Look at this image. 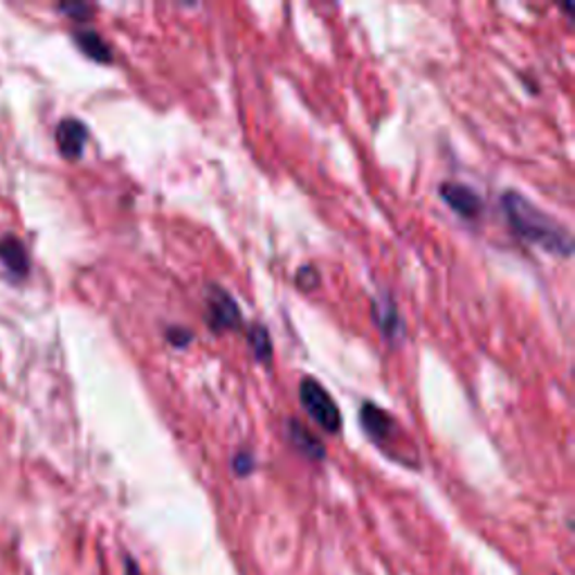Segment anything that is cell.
I'll return each mask as SVG.
<instances>
[{
	"label": "cell",
	"mask_w": 575,
	"mask_h": 575,
	"mask_svg": "<svg viewBox=\"0 0 575 575\" xmlns=\"http://www.w3.org/2000/svg\"><path fill=\"white\" fill-rule=\"evenodd\" d=\"M166 340L168 342H172L174 347H187L191 340H193V335H191V330H187V328H178V326H174V328H168L166 330Z\"/></svg>",
	"instance_id": "5bb4252c"
},
{
	"label": "cell",
	"mask_w": 575,
	"mask_h": 575,
	"mask_svg": "<svg viewBox=\"0 0 575 575\" xmlns=\"http://www.w3.org/2000/svg\"><path fill=\"white\" fill-rule=\"evenodd\" d=\"M75 41L77 46L84 50V54H88L90 59L99 61V63H109L113 59L111 54V48L107 46V41L99 37L97 32H90V29H84V32H77L75 34Z\"/></svg>",
	"instance_id": "30bf717a"
},
{
	"label": "cell",
	"mask_w": 575,
	"mask_h": 575,
	"mask_svg": "<svg viewBox=\"0 0 575 575\" xmlns=\"http://www.w3.org/2000/svg\"><path fill=\"white\" fill-rule=\"evenodd\" d=\"M501 208L509 218V225L524 241L545 248L551 254L558 257H571L573 252V239L571 232L551 218L547 212L539 210L533 202L517 193V191H505L501 196Z\"/></svg>",
	"instance_id": "6da1fadb"
},
{
	"label": "cell",
	"mask_w": 575,
	"mask_h": 575,
	"mask_svg": "<svg viewBox=\"0 0 575 575\" xmlns=\"http://www.w3.org/2000/svg\"><path fill=\"white\" fill-rule=\"evenodd\" d=\"M288 429H290V441H292V446H295L301 454H307V457L313 459V461H322V459L326 457V450H324V446L320 443V438L313 436V434H311L307 427H303L301 423L290 421V423H288Z\"/></svg>",
	"instance_id": "9c48e42d"
},
{
	"label": "cell",
	"mask_w": 575,
	"mask_h": 575,
	"mask_svg": "<svg viewBox=\"0 0 575 575\" xmlns=\"http://www.w3.org/2000/svg\"><path fill=\"white\" fill-rule=\"evenodd\" d=\"M0 261L5 263V267L14 277L27 275V267H29L27 252L16 236H5V239L0 241Z\"/></svg>",
	"instance_id": "ba28073f"
},
{
	"label": "cell",
	"mask_w": 575,
	"mask_h": 575,
	"mask_svg": "<svg viewBox=\"0 0 575 575\" xmlns=\"http://www.w3.org/2000/svg\"><path fill=\"white\" fill-rule=\"evenodd\" d=\"M208 324L216 333L239 328L243 324L239 303L221 286H210L208 290Z\"/></svg>",
	"instance_id": "3957f363"
},
{
	"label": "cell",
	"mask_w": 575,
	"mask_h": 575,
	"mask_svg": "<svg viewBox=\"0 0 575 575\" xmlns=\"http://www.w3.org/2000/svg\"><path fill=\"white\" fill-rule=\"evenodd\" d=\"M441 196L448 205L461 214L463 218H477L484 210V202L475 189H470L467 185L461 183H446L441 185Z\"/></svg>",
	"instance_id": "277c9868"
},
{
	"label": "cell",
	"mask_w": 575,
	"mask_h": 575,
	"mask_svg": "<svg viewBox=\"0 0 575 575\" xmlns=\"http://www.w3.org/2000/svg\"><path fill=\"white\" fill-rule=\"evenodd\" d=\"M360 421H362L364 432H366L371 438H374L376 443H385L387 438L391 436L393 418H391L385 410H380L378 404H374V402H364V404H362Z\"/></svg>",
	"instance_id": "8992f818"
},
{
	"label": "cell",
	"mask_w": 575,
	"mask_h": 575,
	"mask_svg": "<svg viewBox=\"0 0 575 575\" xmlns=\"http://www.w3.org/2000/svg\"><path fill=\"white\" fill-rule=\"evenodd\" d=\"M61 10L67 12V14H90V8L88 5H65Z\"/></svg>",
	"instance_id": "9a60e30c"
},
{
	"label": "cell",
	"mask_w": 575,
	"mask_h": 575,
	"mask_svg": "<svg viewBox=\"0 0 575 575\" xmlns=\"http://www.w3.org/2000/svg\"><path fill=\"white\" fill-rule=\"evenodd\" d=\"M297 284L303 290H313L320 284V273L313 265H303V267H299V273H297Z\"/></svg>",
	"instance_id": "7c38bea8"
},
{
	"label": "cell",
	"mask_w": 575,
	"mask_h": 575,
	"mask_svg": "<svg viewBox=\"0 0 575 575\" xmlns=\"http://www.w3.org/2000/svg\"><path fill=\"white\" fill-rule=\"evenodd\" d=\"M88 140V128L84 126V122L67 117L59 124L57 128V145L59 151L67 158V160H79L84 153Z\"/></svg>",
	"instance_id": "5b68a950"
},
{
	"label": "cell",
	"mask_w": 575,
	"mask_h": 575,
	"mask_svg": "<svg viewBox=\"0 0 575 575\" xmlns=\"http://www.w3.org/2000/svg\"><path fill=\"white\" fill-rule=\"evenodd\" d=\"M232 467H234L236 475L246 477V475H250V472L254 470V457H252L250 452H239V454L234 457V461H232Z\"/></svg>",
	"instance_id": "4fadbf2b"
},
{
	"label": "cell",
	"mask_w": 575,
	"mask_h": 575,
	"mask_svg": "<svg viewBox=\"0 0 575 575\" xmlns=\"http://www.w3.org/2000/svg\"><path fill=\"white\" fill-rule=\"evenodd\" d=\"M374 317H376V324L380 326V330L389 337V340H398V337L402 335L404 326H402V320H400L396 301L391 297L383 295V297L376 299V303H374Z\"/></svg>",
	"instance_id": "52a82bcc"
},
{
	"label": "cell",
	"mask_w": 575,
	"mask_h": 575,
	"mask_svg": "<svg viewBox=\"0 0 575 575\" xmlns=\"http://www.w3.org/2000/svg\"><path fill=\"white\" fill-rule=\"evenodd\" d=\"M299 400L301 408L309 412V416L328 434H337L342 429V414L337 410L335 400L328 391L313 378H303L299 385Z\"/></svg>",
	"instance_id": "7a4b0ae2"
},
{
	"label": "cell",
	"mask_w": 575,
	"mask_h": 575,
	"mask_svg": "<svg viewBox=\"0 0 575 575\" xmlns=\"http://www.w3.org/2000/svg\"><path fill=\"white\" fill-rule=\"evenodd\" d=\"M248 340H250V349L259 362H267L270 358H273V342H270V333L265 326L254 324L248 333Z\"/></svg>",
	"instance_id": "8fae6325"
}]
</instances>
